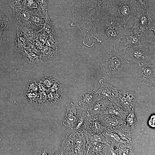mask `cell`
Returning <instances> with one entry per match:
<instances>
[{"label": "cell", "instance_id": "obj_1", "mask_svg": "<svg viewBox=\"0 0 155 155\" xmlns=\"http://www.w3.org/2000/svg\"><path fill=\"white\" fill-rule=\"evenodd\" d=\"M126 27L109 13L103 17L96 30L95 39L102 44L115 46L119 42Z\"/></svg>", "mask_w": 155, "mask_h": 155}, {"label": "cell", "instance_id": "obj_2", "mask_svg": "<svg viewBox=\"0 0 155 155\" xmlns=\"http://www.w3.org/2000/svg\"><path fill=\"white\" fill-rule=\"evenodd\" d=\"M113 46V50L110 51L101 57L100 64L102 76L104 78L121 76L124 73L127 60L125 51L117 50Z\"/></svg>", "mask_w": 155, "mask_h": 155}, {"label": "cell", "instance_id": "obj_3", "mask_svg": "<svg viewBox=\"0 0 155 155\" xmlns=\"http://www.w3.org/2000/svg\"><path fill=\"white\" fill-rule=\"evenodd\" d=\"M108 12L125 27L128 21L134 17L138 13L130 0H118L112 1Z\"/></svg>", "mask_w": 155, "mask_h": 155}, {"label": "cell", "instance_id": "obj_4", "mask_svg": "<svg viewBox=\"0 0 155 155\" xmlns=\"http://www.w3.org/2000/svg\"><path fill=\"white\" fill-rule=\"evenodd\" d=\"M86 142L84 134L73 131L62 143L64 155H86Z\"/></svg>", "mask_w": 155, "mask_h": 155}, {"label": "cell", "instance_id": "obj_5", "mask_svg": "<svg viewBox=\"0 0 155 155\" xmlns=\"http://www.w3.org/2000/svg\"><path fill=\"white\" fill-rule=\"evenodd\" d=\"M149 32L133 27L126 29L120 40L119 50L125 51L128 48L144 44Z\"/></svg>", "mask_w": 155, "mask_h": 155}, {"label": "cell", "instance_id": "obj_6", "mask_svg": "<svg viewBox=\"0 0 155 155\" xmlns=\"http://www.w3.org/2000/svg\"><path fill=\"white\" fill-rule=\"evenodd\" d=\"M127 60L139 64H151L153 61V56L148 46L144 44L129 47L125 51Z\"/></svg>", "mask_w": 155, "mask_h": 155}, {"label": "cell", "instance_id": "obj_7", "mask_svg": "<svg viewBox=\"0 0 155 155\" xmlns=\"http://www.w3.org/2000/svg\"><path fill=\"white\" fill-rule=\"evenodd\" d=\"M69 4L92 12H104L108 11L112 0H68Z\"/></svg>", "mask_w": 155, "mask_h": 155}, {"label": "cell", "instance_id": "obj_8", "mask_svg": "<svg viewBox=\"0 0 155 155\" xmlns=\"http://www.w3.org/2000/svg\"><path fill=\"white\" fill-rule=\"evenodd\" d=\"M138 65L136 71L137 82L146 86H151L155 79V65L146 63Z\"/></svg>", "mask_w": 155, "mask_h": 155}, {"label": "cell", "instance_id": "obj_9", "mask_svg": "<svg viewBox=\"0 0 155 155\" xmlns=\"http://www.w3.org/2000/svg\"><path fill=\"white\" fill-rule=\"evenodd\" d=\"M155 13L153 11L143 13H138L135 16V23L133 27L155 33Z\"/></svg>", "mask_w": 155, "mask_h": 155}, {"label": "cell", "instance_id": "obj_10", "mask_svg": "<svg viewBox=\"0 0 155 155\" xmlns=\"http://www.w3.org/2000/svg\"><path fill=\"white\" fill-rule=\"evenodd\" d=\"M12 9L13 20L17 28L31 26L29 24V21L34 9H27L21 5Z\"/></svg>", "mask_w": 155, "mask_h": 155}, {"label": "cell", "instance_id": "obj_11", "mask_svg": "<svg viewBox=\"0 0 155 155\" xmlns=\"http://www.w3.org/2000/svg\"><path fill=\"white\" fill-rule=\"evenodd\" d=\"M137 98V95L135 92L123 89L118 91L115 99L124 109L130 111L134 107Z\"/></svg>", "mask_w": 155, "mask_h": 155}, {"label": "cell", "instance_id": "obj_12", "mask_svg": "<svg viewBox=\"0 0 155 155\" xmlns=\"http://www.w3.org/2000/svg\"><path fill=\"white\" fill-rule=\"evenodd\" d=\"M66 113L61 125L64 127L73 130L80 114L79 106L71 102L66 105Z\"/></svg>", "mask_w": 155, "mask_h": 155}, {"label": "cell", "instance_id": "obj_13", "mask_svg": "<svg viewBox=\"0 0 155 155\" xmlns=\"http://www.w3.org/2000/svg\"><path fill=\"white\" fill-rule=\"evenodd\" d=\"M98 97L96 91L88 90L82 93L79 98L78 106L80 112L86 115V111Z\"/></svg>", "mask_w": 155, "mask_h": 155}, {"label": "cell", "instance_id": "obj_14", "mask_svg": "<svg viewBox=\"0 0 155 155\" xmlns=\"http://www.w3.org/2000/svg\"><path fill=\"white\" fill-rule=\"evenodd\" d=\"M99 82L100 87L96 91L98 96L102 100H112L115 99L118 92L116 88L104 82L102 79L99 80Z\"/></svg>", "mask_w": 155, "mask_h": 155}, {"label": "cell", "instance_id": "obj_15", "mask_svg": "<svg viewBox=\"0 0 155 155\" xmlns=\"http://www.w3.org/2000/svg\"><path fill=\"white\" fill-rule=\"evenodd\" d=\"M98 118L105 130L123 124L125 122L122 118L111 114H102L98 117Z\"/></svg>", "mask_w": 155, "mask_h": 155}, {"label": "cell", "instance_id": "obj_16", "mask_svg": "<svg viewBox=\"0 0 155 155\" xmlns=\"http://www.w3.org/2000/svg\"><path fill=\"white\" fill-rule=\"evenodd\" d=\"M129 111L124 109L115 99L108 101L103 114L114 115L125 120Z\"/></svg>", "mask_w": 155, "mask_h": 155}, {"label": "cell", "instance_id": "obj_17", "mask_svg": "<svg viewBox=\"0 0 155 155\" xmlns=\"http://www.w3.org/2000/svg\"><path fill=\"white\" fill-rule=\"evenodd\" d=\"M86 133L89 134L102 133L105 130L98 117H85Z\"/></svg>", "mask_w": 155, "mask_h": 155}, {"label": "cell", "instance_id": "obj_18", "mask_svg": "<svg viewBox=\"0 0 155 155\" xmlns=\"http://www.w3.org/2000/svg\"><path fill=\"white\" fill-rule=\"evenodd\" d=\"M108 101L102 100L98 96L96 101L87 110V116L89 117H98L100 115L103 114Z\"/></svg>", "mask_w": 155, "mask_h": 155}, {"label": "cell", "instance_id": "obj_19", "mask_svg": "<svg viewBox=\"0 0 155 155\" xmlns=\"http://www.w3.org/2000/svg\"><path fill=\"white\" fill-rule=\"evenodd\" d=\"M105 130L117 134L123 140L132 144L131 138L132 131L129 127L126 125L125 121L123 124Z\"/></svg>", "mask_w": 155, "mask_h": 155}, {"label": "cell", "instance_id": "obj_20", "mask_svg": "<svg viewBox=\"0 0 155 155\" xmlns=\"http://www.w3.org/2000/svg\"><path fill=\"white\" fill-rule=\"evenodd\" d=\"M111 146L107 141L94 144L87 149L86 155H110Z\"/></svg>", "mask_w": 155, "mask_h": 155}, {"label": "cell", "instance_id": "obj_21", "mask_svg": "<svg viewBox=\"0 0 155 155\" xmlns=\"http://www.w3.org/2000/svg\"><path fill=\"white\" fill-rule=\"evenodd\" d=\"M139 13H145L149 12L148 0H130Z\"/></svg>", "mask_w": 155, "mask_h": 155}, {"label": "cell", "instance_id": "obj_22", "mask_svg": "<svg viewBox=\"0 0 155 155\" xmlns=\"http://www.w3.org/2000/svg\"><path fill=\"white\" fill-rule=\"evenodd\" d=\"M102 134L107 142L111 145L127 142L121 139L117 134L107 130H105Z\"/></svg>", "mask_w": 155, "mask_h": 155}, {"label": "cell", "instance_id": "obj_23", "mask_svg": "<svg viewBox=\"0 0 155 155\" xmlns=\"http://www.w3.org/2000/svg\"><path fill=\"white\" fill-rule=\"evenodd\" d=\"M125 121L126 125L129 127L132 131L137 124L136 114L134 112V107L129 111Z\"/></svg>", "mask_w": 155, "mask_h": 155}, {"label": "cell", "instance_id": "obj_24", "mask_svg": "<svg viewBox=\"0 0 155 155\" xmlns=\"http://www.w3.org/2000/svg\"><path fill=\"white\" fill-rule=\"evenodd\" d=\"M25 36L21 31L17 30L16 38L15 41V47L18 50H22L26 46Z\"/></svg>", "mask_w": 155, "mask_h": 155}, {"label": "cell", "instance_id": "obj_25", "mask_svg": "<svg viewBox=\"0 0 155 155\" xmlns=\"http://www.w3.org/2000/svg\"><path fill=\"white\" fill-rule=\"evenodd\" d=\"M8 18L0 11V38H2V32L7 26Z\"/></svg>", "mask_w": 155, "mask_h": 155}, {"label": "cell", "instance_id": "obj_26", "mask_svg": "<svg viewBox=\"0 0 155 155\" xmlns=\"http://www.w3.org/2000/svg\"><path fill=\"white\" fill-rule=\"evenodd\" d=\"M22 5L28 9H38V5L34 0H24Z\"/></svg>", "mask_w": 155, "mask_h": 155}, {"label": "cell", "instance_id": "obj_27", "mask_svg": "<svg viewBox=\"0 0 155 155\" xmlns=\"http://www.w3.org/2000/svg\"><path fill=\"white\" fill-rule=\"evenodd\" d=\"M49 0H36L38 9L40 12L46 11L47 5Z\"/></svg>", "mask_w": 155, "mask_h": 155}, {"label": "cell", "instance_id": "obj_28", "mask_svg": "<svg viewBox=\"0 0 155 155\" xmlns=\"http://www.w3.org/2000/svg\"><path fill=\"white\" fill-rule=\"evenodd\" d=\"M52 79L53 78L51 77H44L40 79L39 80L41 83L46 87L49 88L52 86V82H53Z\"/></svg>", "mask_w": 155, "mask_h": 155}, {"label": "cell", "instance_id": "obj_29", "mask_svg": "<svg viewBox=\"0 0 155 155\" xmlns=\"http://www.w3.org/2000/svg\"><path fill=\"white\" fill-rule=\"evenodd\" d=\"M24 0H8L7 5L12 9L22 5Z\"/></svg>", "mask_w": 155, "mask_h": 155}, {"label": "cell", "instance_id": "obj_30", "mask_svg": "<svg viewBox=\"0 0 155 155\" xmlns=\"http://www.w3.org/2000/svg\"><path fill=\"white\" fill-rule=\"evenodd\" d=\"M27 87V89L28 90L36 91L38 88L37 82H36L34 81H31L28 82Z\"/></svg>", "mask_w": 155, "mask_h": 155}, {"label": "cell", "instance_id": "obj_31", "mask_svg": "<svg viewBox=\"0 0 155 155\" xmlns=\"http://www.w3.org/2000/svg\"><path fill=\"white\" fill-rule=\"evenodd\" d=\"M155 115H152L151 116L148 121V124L150 127L152 128L155 127Z\"/></svg>", "mask_w": 155, "mask_h": 155}, {"label": "cell", "instance_id": "obj_32", "mask_svg": "<svg viewBox=\"0 0 155 155\" xmlns=\"http://www.w3.org/2000/svg\"><path fill=\"white\" fill-rule=\"evenodd\" d=\"M53 154L54 155H64L63 150L57 151Z\"/></svg>", "mask_w": 155, "mask_h": 155}, {"label": "cell", "instance_id": "obj_33", "mask_svg": "<svg viewBox=\"0 0 155 155\" xmlns=\"http://www.w3.org/2000/svg\"><path fill=\"white\" fill-rule=\"evenodd\" d=\"M48 150H44L42 152L40 153V154H51V152H48Z\"/></svg>", "mask_w": 155, "mask_h": 155}, {"label": "cell", "instance_id": "obj_34", "mask_svg": "<svg viewBox=\"0 0 155 155\" xmlns=\"http://www.w3.org/2000/svg\"><path fill=\"white\" fill-rule=\"evenodd\" d=\"M3 44V41L2 38H0V54L1 52L2 46Z\"/></svg>", "mask_w": 155, "mask_h": 155}, {"label": "cell", "instance_id": "obj_35", "mask_svg": "<svg viewBox=\"0 0 155 155\" xmlns=\"http://www.w3.org/2000/svg\"><path fill=\"white\" fill-rule=\"evenodd\" d=\"M34 0L36 2V0Z\"/></svg>", "mask_w": 155, "mask_h": 155}, {"label": "cell", "instance_id": "obj_36", "mask_svg": "<svg viewBox=\"0 0 155 155\" xmlns=\"http://www.w3.org/2000/svg\"><path fill=\"white\" fill-rule=\"evenodd\" d=\"M0 11H1V10H0Z\"/></svg>", "mask_w": 155, "mask_h": 155}]
</instances>
